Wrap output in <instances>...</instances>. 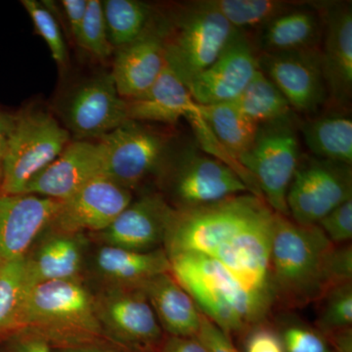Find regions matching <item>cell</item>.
I'll return each mask as SVG.
<instances>
[{
  "label": "cell",
  "mask_w": 352,
  "mask_h": 352,
  "mask_svg": "<svg viewBox=\"0 0 352 352\" xmlns=\"http://www.w3.org/2000/svg\"><path fill=\"white\" fill-rule=\"evenodd\" d=\"M276 215L251 193L175 210L164 249L168 258L191 252L214 258L248 289L273 300L270 256Z\"/></svg>",
  "instance_id": "obj_1"
},
{
  "label": "cell",
  "mask_w": 352,
  "mask_h": 352,
  "mask_svg": "<svg viewBox=\"0 0 352 352\" xmlns=\"http://www.w3.org/2000/svg\"><path fill=\"white\" fill-rule=\"evenodd\" d=\"M352 282L351 244L335 245L317 224L302 226L276 215L270 256L274 308L316 305L331 289Z\"/></svg>",
  "instance_id": "obj_2"
},
{
  "label": "cell",
  "mask_w": 352,
  "mask_h": 352,
  "mask_svg": "<svg viewBox=\"0 0 352 352\" xmlns=\"http://www.w3.org/2000/svg\"><path fill=\"white\" fill-rule=\"evenodd\" d=\"M170 273L201 314L228 337H243L250 329L270 320V296L244 286L226 266L203 254L170 256Z\"/></svg>",
  "instance_id": "obj_3"
},
{
  "label": "cell",
  "mask_w": 352,
  "mask_h": 352,
  "mask_svg": "<svg viewBox=\"0 0 352 352\" xmlns=\"http://www.w3.org/2000/svg\"><path fill=\"white\" fill-rule=\"evenodd\" d=\"M54 347L92 346L104 337L95 296L80 279L45 282L25 289L19 331Z\"/></svg>",
  "instance_id": "obj_4"
},
{
  "label": "cell",
  "mask_w": 352,
  "mask_h": 352,
  "mask_svg": "<svg viewBox=\"0 0 352 352\" xmlns=\"http://www.w3.org/2000/svg\"><path fill=\"white\" fill-rule=\"evenodd\" d=\"M166 63L185 85L208 68L237 30L200 0L180 7L170 19H160Z\"/></svg>",
  "instance_id": "obj_5"
},
{
  "label": "cell",
  "mask_w": 352,
  "mask_h": 352,
  "mask_svg": "<svg viewBox=\"0 0 352 352\" xmlns=\"http://www.w3.org/2000/svg\"><path fill=\"white\" fill-rule=\"evenodd\" d=\"M298 129L296 113L263 122L251 147L238 159L263 200L276 214L288 217L287 193L302 156Z\"/></svg>",
  "instance_id": "obj_6"
},
{
  "label": "cell",
  "mask_w": 352,
  "mask_h": 352,
  "mask_svg": "<svg viewBox=\"0 0 352 352\" xmlns=\"http://www.w3.org/2000/svg\"><path fill=\"white\" fill-rule=\"evenodd\" d=\"M160 175L170 196L168 203L175 210H191L251 193L230 166L203 151L198 144L170 155Z\"/></svg>",
  "instance_id": "obj_7"
},
{
  "label": "cell",
  "mask_w": 352,
  "mask_h": 352,
  "mask_svg": "<svg viewBox=\"0 0 352 352\" xmlns=\"http://www.w3.org/2000/svg\"><path fill=\"white\" fill-rule=\"evenodd\" d=\"M69 132L50 113H24L14 119L6 141L0 192L22 195L30 182L69 144Z\"/></svg>",
  "instance_id": "obj_8"
},
{
  "label": "cell",
  "mask_w": 352,
  "mask_h": 352,
  "mask_svg": "<svg viewBox=\"0 0 352 352\" xmlns=\"http://www.w3.org/2000/svg\"><path fill=\"white\" fill-rule=\"evenodd\" d=\"M104 176L131 191L161 175L170 157V140L143 122L127 120L99 138Z\"/></svg>",
  "instance_id": "obj_9"
},
{
  "label": "cell",
  "mask_w": 352,
  "mask_h": 352,
  "mask_svg": "<svg viewBox=\"0 0 352 352\" xmlns=\"http://www.w3.org/2000/svg\"><path fill=\"white\" fill-rule=\"evenodd\" d=\"M351 199V166L314 156L300 157L287 193L289 219L314 226Z\"/></svg>",
  "instance_id": "obj_10"
},
{
  "label": "cell",
  "mask_w": 352,
  "mask_h": 352,
  "mask_svg": "<svg viewBox=\"0 0 352 352\" xmlns=\"http://www.w3.org/2000/svg\"><path fill=\"white\" fill-rule=\"evenodd\" d=\"M95 305L104 333L113 339L140 351L161 346L163 329L140 288L108 287L95 296Z\"/></svg>",
  "instance_id": "obj_11"
},
{
  "label": "cell",
  "mask_w": 352,
  "mask_h": 352,
  "mask_svg": "<svg viewBox=\"0 0 352 352\" xmlns=\"http://www.w3.org/2000/svg\"><path fill=\"white\" fill-rule=\"evenodd\" d=\"M259 69L274 82L294 112H316L328 100L320 47L295 52L258 53Z\"/></svg>",
  "instance_id": "obj_12"
},
{
  "label": "cell",
  "mask_w": 352,
  "mask_h": 352,
  "mask_svg": "<svg viewBox=\"0 0 352 352\" xmlns=\"http://www.w3.org/2000/svg\"><path fill=\"white\" fill-rule=\"evenodd\" d=\"M247 32L237 30L217 60L187 85L200 105L235 100L259 69L258 51Z\"/></svg>",
  "instance_id": "obj_13"
},
{
  "label": "cell",
  "mask_w": 352,
  "mask_h": 352,
  "mask_svg": "<svg viewBox=\"0 0 352 352\" xmlns=\"http://www.w3.org/2000/svg\"><path fill=\"white\" fill-rule=\"evenodd\" d=\"M131 201V191L106 176H99L62 201L61 208L47 228L52 232L72 235L99 233Z\"/></svg>",
  "instance_id": "obj_14"
},
{
  "label": "cell",
  "mask_w": 352,
  "mask_h": 352,
  "mask_svg": "<svg viewBox=\"0 0 352 352\" xmlns=\"http://www.w3.org/2000/svg\"><path fill=\"white\" fill-rule=\"evenodd\" d=\"M317 6L323 19L320 53L328 100L347 107L352 96L351 1H317Z\"/></svg>",
  "instance_id": "obj_15"
},
{
  "label": "cell",
  "mask_w": 352,
  "mask_h": 352,
  "mask_svg": "<svg viewBox=\"0 0 352 352\" xmlns=\"http://www.w3.org/2000/svg\"><path fill=\"white\" fill-rule=\"evenodd\" d=\"M175 210L162 194H146L131 204L101 232L105 245L135 252L164 248Z\"/></svg>",
  "instance_id": "obj_16"
},
{
  "label": "cell",
  "mask_w": 352,
  "mask_h": 352,
  "mask_svg": "<svg viewBox=\"0 0 352 352\" xmlns=\"http://www.w3.org/2000/svg\"><path fill=\"white\" fill-rule=\"evenodd\" d=\"M61 206L62 201L45 197L0 192V267L27 254Z\"/></svg>",
  "instance_id": "obj_17"
},
{
  "label": "cell",
  "mask_w": 352,
  "mask_h": 352,
  "mask_svg": "<svg viewBox=\"0 0 352 352\" xmlns=\"http://www.w3.org/2000/svg\"><path fill=\"white\" fill-rule=\"evenodd\" d=\"M166 66L163 30L160 21L153 18L138 38L119 48L111 75L120 96L131 100L146 94Z\"/></svg>",
  "instance_id": "obj_18"
},
{
  "label": "cell",
  "mask_w": 352,
  "mask_h": 352,
  "mask_svg": "<svg viewBox=\"0 0 352 352\" xmlns=\"http://www.w3.org/2000/svg\"><path fill=\"white\" fill-rule=\"evenodd\" d=\"M99 176H104V164L98 142L75 141L30 182L24 194L65 201Z\"/></svg>",
  "instance_id": "obj_19"
},
{
  "label": "cell",
  "mask_w": 352,
  "mask_h": 352,
  "mask_svg": "<svg viewBox=\"0 0 352 352\" xmlns=\"http://www.w3.org/2000/svg\"><path fill=\"white\" fill-rule=\"evenodd\" d=\"M127 120L126 101L118 94L111 74L85 83L69 104V126L82 138H101Z\"/></svg>",
  "instance_id": "obj_20"
},
{
  "label": "cell",
  "mask_w": 352,
  "mask_h": 352,
  "mask_svg": "<svg viewBox=\"0 0 352 352\" xmlns=\"http://www.w3.org/2000/svg\"><path fill=\"white\" fill-rule=\"evenodd\" d=\"M323 19L317 2H305L278 16L258 31V53L295 52L320 47Z\"/></svg>",
  "instance_id": "obj_21"
},
{
  "label": "cell",
  "mask_w": 352,
  "mask_h": 352,
  "mask_svg": "<svg viewBox=\"0 0 352 352\" xmlns=\"http://www.w3.org/2000/svg\"><path fill=\"white\" fill-rule=\"evenodd\" d=\"M50 232L25 256V289L45 282L80 279L83 263L82 234Z\"/></svg>",
  "instance_id": "obj_22"
},
{
  "label": "cell",
  "mask_w": 352,
  "mask_h": 352,
  "mask_svg": "<svg viewBox=\"0 0 352 352\" xmlns=\"http://www.w3.org/2000/svg\"><path fill=\"white\" fill-rule=\"evenodd\" d=\"M126 101L127 119L139 122L176 124L182 118L198 113L201 107L168 63L146 94Z\"/></svg>",
  "instance_id": "obj_23"
},
{
  "label": "cell",
  "mask_w": 352,
  "mask_h": 352,
  "mask_svg": "<svg viewBox=\"0 0 352 352\" xmlns=\"http://www.w3.org/2000/svg\"><path fill=\"white\" fill-rule=\"evenodd\" d=\"M160 325L171 337H197L201 311L170 272L152 278L140 287Z\"/></svg>",
  "instance_id": "obj_24"
},
{
  "label": "cell",
  "mask_w": 352,
  "mask_h": 352,
  "mask_svg": "<svg viewBox=\"0 0 352 352\" xmlns=\"http://www.w3.org/2000/svg\"><path fill=\"white\" fill-rule=\"evenodd\" d=\"M95 267L109 287L140 288L152 278L170 272V261L164 248L135 252L103 245L95 254Z\"/></svg>",
  "instance_id": "obj_25"
},
{
  "label": "cell",
  "mask_w": 352,
  "mask_h": 352,
  "mask_svg": "<svg viewBox=\"0 0 352 352\" xmlns=\"http://www.w3.org/2000/svg\"><path fill=\"white\" fill-rule=\"evenodd\" d=\"M303 140L314 157L352 164V120L332 113L307 120L300 126Z\"/></svg>",
  "instance_id": "obj_26"
},
{
  "label": "cell",
  "mask_w": 352,
  "mask_h": 352,
  "mask_svg": "<svg viewBox=\"0 0 352 352\" xmlns=\"http://www.w3.org/2000/svg\"><path fill=\"white\" fill-rule=\"evenodd\" d=\"M200 115L219 145L235 161L251 147L259 124L245 117L233 101L201 105Z\"/></svg>",
  "instance_id": "obj_27"
},
{
  "label": "cell",
  "mask_w": 352,
  "mask_h": 352,
  "mask_svg": "<svg viewBox=\"0 0 352 352\" xmlns=\"http://www.w3.org/2000/svg\"><path fill=\"white\" fill-rule=\"evenodd\" d=\"M201 4L219 13L234 29L248 32L259 30L278 16L300 6L303 1L288 0H200Z\"/></svg>",
  "instance_id": "obj_28"
},
{
  "label": "cell",
  "mask_w": 352,
  "mask_h": 352,
  "mask_svg": "<svg viewBox=\"0 0 352 352\" xmlns=\"http://www.w3.org/2000/svg\"><path fill=\"white\" fill-rule=\"evenodd\" d=\"M233 102L245 117L258 124L295 113L279 88L261 69Z\"/></svg>",
  "instance_id": "obj_29"
},
{
  "label": "cell",
  "mask_w": 352,
  "mask_h": 352,
  "mask_svg": "<svg viewBox=\"0 0 352 352\" xmlns=\"http://www.w3.org/2000/svg\"><path fill=\"white\" fill-rule=\"evenodd\" d=\"M102 6L113 47H124L135 41L154 18L151 6L138 0H106Z\"/></svg>",
  "instance_id": "obj_30"
},
{
  "label": "cell",
  "mask_w": 352,
  "mask_h": 352,
  "mask_svg": "<svg viewBox=\"0 0 352 352\" xmlns=\"http://www.w3.org/2000/svg\"><path fill=\"white\" fill-rule=\"evenodd\" d=\"M25 293V256H23L0 267V338L19 331Z\"/></svg>",
  "instance_id": "obj_31"
},
{
  "label": "cell",
  "mask_w": 352,
  "mask_h": 352,
  "mask_svg": "<svg viewBox=\"0 0 352 352\" xmlns=\"http://www.w3.org/2000/svg\"><path fill=\"white\" fill-rule=\"evenodd\" d=\"M316 305V328L324 335L352 329V282L331 289Z\"/></svg>",
  "instance_id": "obj_32"
},
{
  "label": "cell",
  "mask_w": 352,
  "mask_h": 352,
  "mask_svg": "<svg viewBox=\"0 0 352 352\" xmlns=\"http://www.w3.org/2000/svg\"><path fill=\"white\" fill-rule=\"evenodd\" d=\"M76 41L83 50L101 59L112 53L113 47L108 38L103 6L99 0H88L87 13Z\"/></svg>",
  "instance_id": "obj_33"
},
{
  "label": "cell",
  "mask_w": 352,
  "mask_h": 352,
  "mask_svg": "<svg viewBox=\"0 0 352 352\" xmlns=\"http://www.w3.org/2000/svg\"><path fill=\"white\" fill-rule=\"evenodd\" d=\"M277 329L285 352H336L331 340L316 327L289 319Z\"/></svg>",
  "instance_id": "obj_34"
},
{
  "label": "cell",
  "mask_w": 352,
  "mask_h": 352,
  "mask_svg": "<svg viewBox=\"0 0 352 352\" xmlns=\"http://www.w3.org/2000/svg\"><path fill=\"white\" fill-rule=\"evenodd\" d=\"M22 4L29 13L36 31L47 44L53 59L63 66L67 61L66 44L52 12L36 0H23Z\"/></svg>",
  "instance_id": "obj_35"
},
{
  "label": "cell",
  "mask_w": 352,
  "mask_h": 352,
  "mask_svg": "<svg viewBox=\"0 0 352 352\" xmlns=\"http://www.w3.org/2000/svg\"><path fill=\"white\" fill-rule=\"evenodd\" d=\"M332 244L342 245L351 244L352 240V199L344 201L339 207L317 222Z\"/></svg>",
  "instance_id": "obj_36"
},
{
  "label": "cell",
  "mask_w": 352,
  "mask_h": 352,
  "mask_svg": "<svg viewBox=\"0 0 352 352\" xmlns=\"http://www.w3.org/2000/svg\"><path fill=\"white\" fill-rule=\"evenodd\" d=\"M242 338L244 352H285L281 337L270 321L250 329Z\"/></svg>",
  "instance_id": "obj_37"
},
{
  "label": "cell",
  "mask_w": 352,
  "mask_h": 352,
  "mask_svg": "<svg viewBox=\"0 0 352 352\" xmlns=\"http://www.w3.org/2000/svg\"><path fill=\"white\" fill-rule=\"evenodd\" d=\"M197 338L208 352H240L231 338L201 312L200 330Z\"/></svg>",
  "instance_id": "obj_38"
},
{
  "label": "cell",
  "mask_w": 352,
  "mask_h": 352,
  "mask_svg": "<svg viewBox=\"0 0 352 352\" xmlns=\"http://www.w3.org/2000/svg\"><path fill=\"white\" fill-rule=\"evenodd\" d=\"M8 349L9 352H54L47 340L23 330L13 333Z\"/></svg>",
  "instance_id": "obj_39"
},
{
  "label": "cell",
  "mask_w": 352,
  "mask_h": 352,
  "mask_svg": "<svg viewBox=\"0 0 352 352\" xmlns=\"http://www.w3.org/2000/svg\"><path fill=\"white\" fill-rule=\"evenodd\" d=\"M88 6V0H63L62 6H63L65 14L71 29L74 38H78L80 34V27H82V21L85 19V13Z\"/></svg>",
  "instance_id": "obj_40"
},
{
  "label": "cell",
  "mask_w": 352,
  "mask_h": 352,
  "mask_svg": "<svg viewBox=\"0 0 352 352\" xmlns=\"http://www.w3.org/2000/svg\"><path fill=\"white\" fill-rule=\"evenodd\" d=\"M160 352H208L197 337H171L163 340Z\"/></svg>",
  "instance_id": "obj_41"
},
{
  "label": "cell",
  "mask_w": 352,
  "mask_h": 352,
  "mask_svg": "<svg viewBox=\"0 0 352 352\" xmlns=\"http://www.w3.org/2000/svg\"><path fill=\"white\" fill-rule=\"evenodd\" d=\"M13 126V118L0 113V148H6L7 139Z\"/></svg>",
  "instance_id": "obj_42"
},
{
  "label": "cell",
  "mask_w": 352,
  "mask_h": 352,
  "mask_svg": "<svg viewBox=\"0 0 352 352\" xmlns=\"http://www.w3.org/2000/svg\"><path fill=\"white\" fill-rule=\"evenodd\" d=\"M54 352H113L94 346L53 347Z\"/></svg>",
  "instance_id": "obj_43"
},
{
  "label": "cell",
  "mask_w": 352,
  "mask_h": 352,
  "mask_svg": "<svg viewBox=\"0 0 352 352\" xmlns=\"http://www.w3.org/2000/svg\"><path fill=\"white\" fill-rule=\"evenodd\" d=\"M6 148H0V184H1L2 173H3V156Z\"/></svg>",
  "instance_id": "obj_44"
}]
</instances>
